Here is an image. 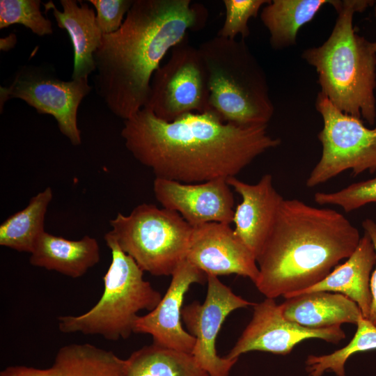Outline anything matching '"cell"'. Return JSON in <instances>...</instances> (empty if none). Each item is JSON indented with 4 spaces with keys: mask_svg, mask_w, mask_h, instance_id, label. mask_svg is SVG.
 Returning <instances> with one entry per match:
<instances>
[{
    "mask_svg": "<svg viewBox=\"0 0 376 376\" xmlns=\"http://www.w3.org/2000/svg\"><path fill=\"white\" fill-rule=\"evenodd\" d=\"M267 127L226 123L213 111L167 122L144 107L124 120L121 136L155 178L193 184L236 177L257 157L279 146L280 139Z\"/></svg>",
    "mask_w": 376,
    "mask_h": 376,
    "instance_id": "obj_1",
    "label": "cell"
},
{
    "mask_svg": "<svg viewBox=\"0 0 376 376\" xmlns=\"http://www.w3.org/2000/svg\"><path fill=\"white\" fill-rule=\"evenodd\" d=\"M207 18L206 8L191 0H134L94 54L96 92L111 112L125 120L144 108L161 61Z\"/></svg>",
    "mask_w": 376,
    "mask_h": 376,
    "instance_id": "obj_2",
    "label": "cell"
},
{
    "mask_svg": "<svg viewBox=\"0 0 376 376\" xmlns=\"http://www.w3.org/2000/svg\"><path fill=\"white\" fill-rule=\"evenodd\" d=\"M361 237L341 213L284 199L256 259L254 284L266 298L291 297L323 280L352 255Z\"/></svg>",
    "mask_w": 376,
    "mask_h": 376,
    "instance_id": "obj_3",
    "label": "cell"
},
{
    "mask_svg": "<svg viewBox=\"0 0 376 376\" xmlns=\"http://www.w3.org/2000/svg\"><path fill=\"white\" fill-rule=\"evenodd\" d=\"M375 2L334 0L338 16L329 36L301 54L316 70L320 93L338 110L370 125L376 120V52L372 42L356 32L353 17Z\"/></svg>",
    "mask_w": 376,
    "mask_h": 376,
    "instance_id": "obj_4",
    "label": "cell"
},
{
    "mask_svg": "<svg viewBox=\"0 0 376 376\" xmlns=\"http://www.w3.org/2000/svg\"><path fill=\"white\" fill-rule=\"evenodd\" d=\"M198 49L207 72L212 111L226 123L267 125L274 113L267 78L244 40L216 36Z\"/></svg>",
    "mask_w": 376,
    "mask_h": 376,
    "instance_id": "obj_5",
    "label": "cell"
},
{
    "mask_svg": "<svg viewBox=\"0 0 376 376\" xmlns=\"http://www.w3.org/2000/svg\"><path fill=\"white\" fill-rule=\"evenodd\" d=\"M111 264L103 276L104 291L96 304L79 315H61L58 327L64 334L98 335L116 341L128 338L142 310L152 311L162 296L143 278V271L107 233Z\"/></svg>",
    "mask_w": 376,
    "mask_h": 376,
    "instance_id": "obj_6",
    "label": "cell"
},
{
    "mask_svg": "<svg viewBox=\"0 0 376 376\" xmlns=\"http://www.w3.org/2000/svg\"><path fill=\"white\" fill-rule=\"evenodd\" d=\"M107 234L143 272L171 276L187 252L192 226L177 212L141 203L109 221Z\"/></svg>",
    "mask_w": 376,
    "mask_h": 376,
    "instance_id": "obj_7",
    "label": "cell"
},
{
    "mask_svg": "<svg viewBox=\"0 0 376 376\" xmlns=\"http://www.w3.org/2000/svg\"><path fill=\"white\" fill-rule=\"evenodd\" d=\"M315 109L323 123L318 134L322 153L306 179V187L313 188L350 169L354 176L375 173L376 127L369 128L362 119L338 110L320 92Z\"/></svg>",
    "mask_w": 376,
    "mask_h": 376,
    "instance_id": "obj_8",
    "label": "cell"
},
{
    "mask_svg": "<svg viewBox=\"0 0 376 376\" xmlns=\"http://www.w3.org/2000/svg\"><path fill=\"white\" fill-rule=\"evenodd\" d=\"M167 62L154 72L145 108L171 122L188 113L212 111L206 70L188 36L171 50Z\"/></svg>",
    "mask_w": 376,
    "mask_h": 376,
    "instance_id": "obj_9",
    "label": "cell"
},
{
    "mask_svg": "<svg viewBox=\"0 0 376 376\" xmlns=\"http://www.w3.org/2000/svg\"><path fill=\"white\" fill-rule=\"evenodd\" d=\"M91 91L88 79L63 81L42 65H25L15 72L7 86L0 87V109L8 100L18 98L38 113L52 116L60 132L74 146L81 143L77 126L79 106Z\"/></svg>",
    "mask_w": 376,
    "mask_h": 376,
    "instance_id": "obj_10",
    "label": "cell"
},
{
    "mask_svg": "<svg viewBox=\"0 0 376 376\" xmlns=\"http://www.w3.org/2000/svg\"><path fill=\"white\" fill-rule=\"evenodd\" d=\"M207 290L203 304L194 301L182 310V320L195 338L191 354L209 376H228L238 359L221 357L216 340L226 318L234 311L254 304L235 294L216 276L207 275Z\"/></svg>",
    "mask_w": 376,
    "mask_h": 376,
    "instance_id": "obj_11",
    "label": "cell"
},
{
    "mask_svg": "<svg viewBox=\"0 0 376 376\" xmlns=\"http://www.w3.org/2000/svg\"><path fill=\"white\" fill-rule=\"evenodd\" d=\"M253 306L251 321L224 356L228 359H238L241 354L252 351L285 355L304 340L319 338L338 343L345 338L340 325L314 329L288 320L274 299L265 298Z\"/></svg>",
    "mask_w": 376,
    "mask_h": 376,
    "instance_id": "obj_12",
    "label": "cell"
},
{
    "mask_svg": "<svg viewBox=\"0 0 376 376\" xmlns=\"http://www.w3.org/2000/svg\"><path fill=\"white\" fill-rule=\"evenodd\" d=\"M186 259L206 275L237 274L253 283L259 275L256 258L228 224L194 226Z\"/></svg>",
    "mask_w": 376,
    "mask_h": 376,
    "instance_id": "obj_13",
    "label": "cell"
},
{
    "mask_svg": "<svg viewBox=\"0 0 376 376\" xmlns=\"http://www.w3.org/2000/svg\"><path fill=\"white\" fill-rule=\"evenodd\" d=\"M153 191L164 208L177 212L192 227L233 223L235 201L226 179L187 184L155 178Z\"/></svg>",
    "mask_w": 376,
    "mask_h": 376,
    "instance_id": "obj_14",
    "label": "cell"
},
{
    "mask_svg": "<svg viewBox=\"0 0 376 376\" xmlns=\"http://www.w3.org/2000/svg\"><path fill=\"white\" fill-rule=\"evenodd\" d=\"M205 282L204 272L187 259L182 260L172 274L169 286L157 306L139 317L134 333L149 334L154 343L191 354L196 338L182 325V304L191 285Z\"/></svg>",
    "mask_w": 376,
    "mask_h": 376,
    "instance_id": "obj_15",
    "label": "cell"
},
{
    "mask_svg": "<svg viewBox=\"0 0 376 376\" xmlns=\"http://www.w3.org/2000/svg\"><path fill=\"white\" fill-rule=\"evenodd\" d=\"M226 181L242 198V202L234 210V233L256 260L284 198L275 189L271 174H265L254 185L236 177H230Z\"/></svg>",
    "mask_w": 376,
    "mask_h": 376,
    "instance_id": "obj_16",
    "label": "cell"
},
{
    "mask_svg": "<svg viewBox=\"0 0 376 376\" xmlns=\"http://www.w3.org/2000/svg\"><path fill=\"white\" fill-rule=\"evenodd\" d=\"M0 376H126V361L91 343H71L58 350L47 368L8 366Z\"/></svg>",
    "mask_w": 376,
    "mask_h": 376,
    "instance_id": "obj_17",
    "label": "cell"
},
{
    "mask_svg": "<svg viewBox=\"0 0 376 376\" xmlns=\"http://www.w3.org/2000/svg\"><path fill=\"white\" fill-rule=\"evenodd\" d=\"M375 264L374 246L364 233L356 249L345 263L336 265L319 283L294 296L313 291L340 293L354 301L363 318L368 319L372 305L370 281Z\"/></svg>",
    "mask_w": 376,
    "mask_h": 376,
    "instance_id": "obj_18",
    "label": "cell"
},
{
    "mask_svg": "<svg viewBox=\"0 0 376 376\" xmlns=\"http://www.w3.org/2000/svg\"><path fill=\"white\" fill-rule=\"evenodd\" d=\"M60 0L63 11L52 1L44 3L45 11L52 10L57 26L68 32L73 47L74 65L72 79H88L96 70L94 54L100 47L102 33L96 21L93 8L86 3Z\"/></svg>",
    "mask_w": 376,
    "mask_h": 376,
    "instance_id": "obj_19",
    "label": "cell"
},
{
    "mask_svg": "<svg viewBox=\"0 0 376 376\" xmlns=\"http://www.w3.org/2000/svg\"><path fill=\"white\" fill-rule=\"evenodd\" d=\"M281 304L284 317L309 329H324L363 318L358 305L347 297L328 291H313L289 298Z\"/></svg>",
    "mask_w": 376,
    "mask_h": 376,
    "instance_id": "obj_20",
    "label": "cell"
},
{
    "mask_svg": "<svg viewBox=\"0 0 376 376\" xmlns=\"http://www.w3.org/2000/svg\"><path fill=\"white\" fill-rule=\"evenodd\" d=\"M31 265L57 272L72 279L84 276L100 260L98 242L85 235L70 240L45 232L30 253Z\"/></svg>",
    "mask_w": 376,
    "mask_h": 376,
    "instance_id": "obj_21",
    "label": "cell"
},
{
    "mask_svg": "<svg viewBox=\"0 0 376 376\" xmlns=\"http://www.w3.org/2000/svg\"><path fill=\"white\" fill-rule=\"evenodd\" d=\"M332 3L333 0H269L260 17L269 31L272 48L281 50L295 45L300 29L324 6Z\"/></svg>",
    "mask_w": 376,
    "mask_h": 376,
    "instance_id": "obj_22",
    "label": "cell"
},
{
    "mask_svg": "<svg viewBox=\"0 0 376 376\" xmlns=\"http://www.w3.org/2000/svg\"><path fill=\"white\" fill-rule=\"evenodd\" d=\"M53 192L48 187L33 196L22 210L0 225V245L19 252L31 253L45 232L44 223Z\"/></svg>",
    "mask_w": 376,
    "mask_h": 376,
    "instance_id": "obj_23",
    "label": "cell"
},
{
    "mask_svg": "<svg viewBox=\"0 0 376 376\" xmlns=\"http://www.w3.org/2000/svg\"><path fill=\"white\" fill-rule=\"evenodd\" d=\"M126 361V376H209L191 353L152 343L133 352Z\"/></svg>",
    "mask_w": 376,
    "mask_h": 376,
    "instance_id": "obj_24",
    "label": "cell"
},
{
    "mask_svg": "<svg viewBox=\"0 0 376 376\" xmlns=\"http://www.w3.org/2000/svg\"><path fill=\"white\" fill-rule=\"evenodd\" d=\"M376 350V326L361 318L357 323V331L346 346L324 355H309L306 369L309 376H322L330 371L336 376H345V365L354 354Z\"/></svg>",
    "mask_w": 376,
    "mask_h": 376,
    "instance_id": "obj_25",
    "label": "cell"
},
{
    "mask_svg": "<svg viewBox=\"0 0 376 376\" xmlns=\"http://www.w3.org/2000/svg\"><path fill=\"white\" fill-rule=\"evenodd\" d=\"M40 4V0H1L0 29L19 24L39 36L52 34V22L42 15Z\"/></svg>",
    "mask_w": 376,
    "mask_h": 376,
    "instance_id": "obj_26",
    "label": "cell"
},
{
    "mask_svg": "<svg viewBox=\"0 0 376 376\" xmlns=\"http://www.w3.org/2000/svg\"><path fill=\"white\" fill-rule=\"evenodd\" d=\"M314 201L321 205L339 206L346 212L376 203V175L371 179L352 183L337 191L316 192Z\"/></svg>",
    "mask_w": 376,
    "mask_h": 376,
    "instance_id": "obj_27",
    "label": "cell"
},
{
    "mask_svg": "<svg viewBox=\"0 0 376 376\" xmlns=\"http://www.w3.org/2000/svg\"><path fill=\"white\" fill-rule=\"evenodd\" d=\"M269 0H224L226 17L218 36L236 39L240 35L245 39L250 35L249 21L256 17Z\"/></svg>",
    "mask_w": 376,
    "mask_h": 376,
    "instance_id": "obj_28",
    "label": "cell"
},
{
    "mask_svg": "<svg viewBox=\"0 0 376 376\" xmlns=\"http://www.w3.org/2000/svg\"><path fill=\"white\" fill-rule=\"evenodd\" d=\"M95 8L97 24L103 35L116 32L134 0H88Z\"/></svg>",
    "mask_w": 376,
    "mask_h": 376,
    "instance_id": "obj_29",
    "label": "cell"
},
{
    "mask_svg": "<svg viewBox=\"0 0 376 376\" xmlns=\"http://www.w3.org/2000/svg\"><path fill=\"white\" fill-rule=\"evenodd\" d=\"M361 224L364 233L370 238L376 253V221L370 219H366L362 221ZM370 286L372 296V305L368 320L376 326V264L371 274Z\"/></svg>",
    "mask_w": 376,
    "mask_h": 376,
    "instance_id": "obj_30",
    "label": "cell"
},
{
    "mask_svg": "<svg viewBox=\"0 0 376 376\" xmlns=\"http://www.w3.org/2000/svg\"><path fill=\"white\" fill-rule=\"evenodd\" d=\"M16 42V36L11 33L7 37L0 39V49L3 51H8L15 47Z\"/></svg>",
    "mask_w": 376,
    "mask_h": 376,
    "instance_id": "obj_31",
    "label": "cell"
},
{
    "mask_svg": "<svg viewBox=\"0 0 376 376\" xmlns=\"http://www.w3.org/2000/svg\"><path fill=\"white\" fill-rule=\"evenodd\" d=\"M374 15L376 18V2L374 5ZM372 45L375 52H376V42H372Z\"/></svg>",
    "mask_w": 376,
    "mask_h": 376,
    "instance_id": "obj_32",
    "label": "cell"
}]
</instances>
